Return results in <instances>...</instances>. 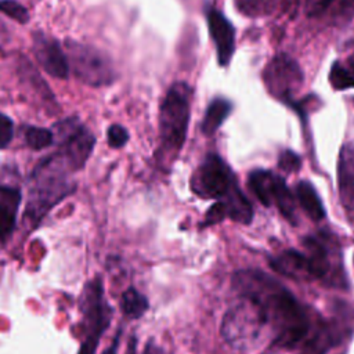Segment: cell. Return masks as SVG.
Returning a JSON list of instances; mask_svg holds the SVG:
<instances>
[{"label": "cell", "instance_id": "obj_1", "mask_svg": "<svg viewBox=\"0 0 354 354\" xmlns=\"http://www.w3.org/2000/svg\"><path fill=\"white\" fill-rule=\"evenodd\" d=\"M232 288L239 297L256 303L263 311L272 344L293 348L310 332V318L296 297L275 278L259 270H241L232 275Z\"/></svg>", "mask_w": 354, "mask_h": 354}, {"label": "cell", "instance_id": "obj_2", "mask_svg": "<svg viewBox=\"0 0 354 354\" xmlns=\"http://www.w3.org/2000/svg\"><path fill=\"white\" fill-rule=\"evenodd\" d=\"M69 173L73 171L57 152L37 163L29 178L25 209V217L29 221L40 223L58 202L75 191L76 187L69 178Z\"/></svg>", "mask_w": 354, "mask_h": 354}, {"label": "cell", "instance_id": "obj_3", "mask_svg": "<svg viewBox=\"0 0 354 354\" xmlns=\"http://www.w3.org/2000/svg\"><path fill=\"white\" fill-rule=\"evenodd\" d=\"M221 336L231 347L239 351L256 350L267 339L272 343V333L263 311L246 297H241L225 313L221 322Z\"/></svg>", "mask_w": 354, "mask_h": 354}, {"label": "cell", "instance_id": "obj_4", "mask_svg": "<svg viewBox=\"0 0 354 354\" xmlns=\"http://www.w3.org/2000/svg\"><path fill=\"white\" fill-rule=\"evenodd\" d=\"M191 87L184 82H176L167 90L160 105V149L162 155L171 159V162L185 141L191 113Z\"/></svg>", "mask_w": 354, "mask_h": 354}, {"label": "cell", "instance_id": "obj_5", "mask_svg": "<svg viewBox=\"0 0 354 354\" xmlns=\"http://www.w3.org/2000/svg\"><path fill=\"white\" fill-rule=\"evenodd\" d=\"M80 313L83 315L84 340L77 354H95L101 336L108 329L112 317V308L104 296V288L100 278L86 283L80 296Z\"/></svg>", "mask_w": 354, "mask_h": 354}, {"label": "cell", "instance_id": "obj_6", "mask_svg": "<svg viewBox=\"0 0 354 354\" xmlns=\"http://www.w3.org/2000/svg\"><path fill=\"white\" fill-rule=\"evenodd\" d=\"M65 54L72 73L84 84L100 87L111 84L116 77L111 57L94 46L68 39L65 40Z\"/></svg>", "mask_w": 354, "mask_h": 354}, {"label": "cell", "instance_id": "obj_7", "mask_svg": "<svg viewBox=\"0 0 354 354\" xmlns=\"http://www.w3.org/2000/svg\"><path fill=\"white\" fill-rule=\"evenodd\" d=\"M53 134L59 147L57 153L72 171L80 170L93 152L95 137L76 118L55 123Z\"/></svg>", "mask_w": 354, "mask_h": 354}, {"label": "cell", "instance_id": "obj_8", "mask_svg": "<svg viewBox=\"0 0 354 354\" xmlns=\"http://www.w3.org/2000/svg\"><path fill=\"white\" fill-rule=\"evenodd\" d=\"M235 185V176L217 153H207L191 178L192 192L203 199L221 201Z\"/></svg>", "mask_w": 354, "mask_h": 354}, {"label": "cell", "instance_id": "obj_9", "mask_svg": "<svg viewBox=\"0 0 354 354\" xmlns=\"http://www.w3.org/2000/svg\"><path fill=\"white\" fill-rule=\"evenodd\" d=\"M264 83L268 91L281 101L290 102L300 90L303 73L299 64L286 54L275 55L264 69Z\"/></svg>", "mask_w": 354, "mask_h": 354}, {"label": "cell", "instance_id": "obj_10", "mask_svg": "<svg viewBox=\"0 0 354 354\" xmlns=\"http://www.w3.org/2000/svg\"><path fill=\"white\" fill-rule=\"evenodd\" d=\"M33 54L48 75L57 79H68L71 72L69 61L54 37L41 32L33 33Z\"/></svg>", "mask_w": 354, "mask_h": 354}, {"label": "cell", "instance_id": "obj_11", "mask_svg": "<svg viewBox=\"0 0 354 354\" xmlns=\"http://www.w3.org/2000/svg\"><path fill=\"white\" fill-rule=\"evenodd\" d=\"M207 25L209 33L216 47L218 65L225 66L230 64V59L235 48V29L232 24L214 8L207 10Z\"/></svg>", "mask_w": 354, "mask_h": 354}, {"label": "cell", "instance_id": "obj_12", "mask_svg": "<svg viewBox=\"0 0 354 354\" xmlns=\"http://www.w3.org/2000/svg\"><path fill=\"white\" fill-rule=\"evenodd\" d=\"M337 187L342 205L354 210V145L347 142L342 145L337 158Z\"/></svg>", "mask_w": 354, "mask_h": 354}, {"label": "cell", "instance_id": "obj_13", "mask_svg": "<svg viewBox=\"0 0 354 354\" xmlns=\"http://www.w3.org/2000/svg\"><path fill=\"white\" fill-rule=\"evenodd\" d=\"M270 264L272 270H275L278 274L293 279L308 281L315 278L308 256L293 249L285 250L281 254L275 256L270 260Z\"/></svg>", "mask_w": 354, "mask_h": 354}, {"label": "cell", "instance_id": "obj_14", "mask_svg": "<svg viewBox=\"0 0 354 354\" xmlns=\"http://www.w3.org/2000/svg\"><path fill=\"white\" fill-rule=\"evenodd\" d=\"M21 199L18 187L0 184V241H7L14 231Z\"/></svg>", "mask_w": 354, "mask_h": 354}, {"label": "cell", "instance_id": "obj_15", "mask_svg": "<svg viewBox=\"0 0 354 354\" xmlns=\"http://www.w3.org/2000/svg\"><path fill=\"white\" fill-rule=\"evenodd\" d=\"M221 202L225 205L227 216L242 224H249L253 218V209L250 202L246 199V196L239 189L238 184L230 191V194L221 199Z\"/></svg>", "mask_w": 354, "mask_h": 354}, {"label": "cell", "instance_id": "obj_16", "mask_svg": "<svg viewBox=\"0 0 354 354\" xmlns=\"http://www.w3.org/2000/svg\"><path fill=\"white\" fill-rule=\"evenodd\" d=\"M275 176L277 174L268 170H254L249 174V178H248L249 188L260 201V203L266 207L272 205Z\"/></svg>", "mask_w": 354, "mask_h": 354}, {"label": "cell", "instance_id": "obj_17", "mask_svg": "<svg viewBox=\"0 0 354 354\" xmlns=\"http://www.w3.org/2000/svg\"><path fill=\"white\" fill-rule=\"evenodd\" d=\"M296 194H297L300 206L303 207V210L307 213V216L310 218H313L314 221H319L324 218V216H325L324 205H322L314 185L310 181H307V180L300 181L296 187Z\"/></svg>", "mask_w": 354, "mask_h": 354}, {"label": "cell", "instance_id": "obj_18", "mask_svg": "<svg viewBox=\"0 0 354 354\" xmlns=\"http://www.w3.org/2000/svg\"><path fill=\"white\" fill-rule=\"evenodd\" d=\"M231 102L227 101L225 98H214L206 112H205V118L202 120L201 129L202 133L206 136H212L217 131V129L221 126V123L227 119V116L231 112Z\"/></svg>", "mask_w": 354, "mask_h": 354}, {"label": "cell", "instance_id": "obj_19", "mask_svg": "<svg viewBox=\"0 0 354 354\" xmlns=\"http://www.w3.org/2000/svg\"><path fill=\"white\" fill-rule=\"evenodd\" d=\"M149 307L148 299L136 288H127L120 297V310L129 319L141 318Z\"/></svg>", "mask_w": 354, "mask_h": 354}, {"label": "cell", "instance_id": "obj_20", "mask_svg": "<svg viewBox=\"0 0 354 354\" xmlns=\"http://www.w3.org/2000/svg\"><path fill=\"white\" fill-rule=\"evenodd\" d=\"M272 203L277 205L281 214L292 224H296V207H295V199L290 194L289 188L286 187L285 180L281 176H275V184H274V196Z\"/></svg>", "mask_w": 354, "mask_h": 354}, {"label": "cell", "instance_id": "obj_21", "mask_svg": "<svg viewBox=\"0 0 354 354\" xmlns=\"http://www.w3.org/2000/svg\"><path fill=\"white\" fill-rule=\"evenodd\" d=\"M25 142L35 151L50 147L54 142V134L51 130L37 126H26L24 130Z\"/></svg>", "mask_w": 354, "mask_h": 354}, {"label": "cell", "instance_id": "obj_22", "mask_svg": "<svg viewBox=\"0 0 354 354\" xmlns=\"http://www.w3.org/2000/svg\"><path fill=\"white\" fill-rule=\"evenodd\" d=\"M329 80L332 87L336 90H346V88L354 87V77L351 76L348 69L337 61L330 68Z\"/></svg>", "mask_w": 354, "mask_h": 354}, {"label": "cell", "instance_id": "obj_23", "mask_svg": "<svg viewBox=\"0 0 354 354\" xmlns=\"http://www.w3.org/2000/svg\"><path fill=\"white\" fill-rule=\"evenodd\" d=\"M0 12L19 24H26L29 21L28 10L15 0H0Z\"/></svg>", "mask_w": 354, "mask_h": 354}, {"label": "cell", "instance_id": "obj_24", "mask_svg": "<svg viewBox=\"0 0 354 354\" xmlns=\"http://www.w3.org/2000/svg\"><path fill=\"white\" fill-rule=\"evenodd\" d=\"M236 10L246 17H259L268 12V0H234Z\"/></svg>", "mask_w": 354, "mask_h": 354}, {"label": "cell", "instance_id": "obj_25", "mask_svg": "<svg viewBox=\"0 0 354 354\" xmlns=\"http://www.w3.org/2000/svg\"><path fill=\"white\" fill-rule=\"evenodd\" d=\"M278 167L288 173H295L301 167V159L297 153H295L290 149H285L281 152L278 158Z\"/></svg>", "mask_w": 354, "mask_h": 354}, {"label": "cell", "instance_id": "obj_26", "mask_svg": "<svg viewBox=\"0 0 354 354\" xmlns=\"http://www.w3.org/2000/svg\"><path fill=\"white\" fill-rule=\"evenodd\" d=\"M108 144L112 148H122L129 141V131L122 124H112L106 131Z\"/></svg>", "mask_w": 354, "mask_h": 354}, {"label": "cell", "instance_id": "obj_27", "mask_svg": "<svg viewBox=\"0 0 354 354\" xmlns=\"http://www.w3.org/2000/svg\"><path fill=\"white\" fill-rule=\"evenodd\" d=\"M225 217H228V216H227L225 205H224L221 201H218V202H216L214 205H212V206L209 207V210L206 212L203 225L207 227V225L220 223V221H223Z\"/></svg>", "mask_w": 354, "mask_h": 354}, {"label": "cell", "instance_id": "obj_28", "mask_svg": "<svg viewBox=\"0 0 354 354\" xmlns=\"http://www.w3.org/2000/svg\"><path fill=\"white\" fill-rule=\"evenodd\" d=\"M14 136V123L12 120L4 115L0 113V149H4L8 147Z\"/></svg>", "mask_w": 354, "mask_h": 354}, {"label": "cell", "instance_id": "obj_29", "mask_svg": "<svg viewBox=\"0 0 354 354\" xmlns=\"http://www.w3.org/2000/svg\"><path fill=\"white\" fill-rule=\"evenodd\" d=\"M333 0H306L304 12L307 17H317L322 14Z\"/></svg>", "mask_w": 354, "mask_h": 354}, {"label": "cell", "instance_id": "obj_30", "mask_svg": "<svg viewBox=\"0 0 354 354\" xmlns=\"http://www.w3.org/2000/svg\"><path fill=\"white\" fill-rule=\"evenodd\" d=\"M120 329L118 330V333H116V336L113 337V340H112V343H111V346L106 348V351L104 353V354H116V351H118V347H119V340H120Z\"/></svg>", "mask_w": 354, "mask_h": 354}, {"label": "cell", "instance_id": "obj_31", "mask_svg": "<svg viewBox=\"0 0 354 354\" xmlns=\"http://www.w3.org/2000/svg\"><path fill=\"white\" fill-rule=\"evenodd\" d=\"M347 69H348V72L351 73V76L354 77V57H351L348 61H347V66H346Z\"/></svg>", "mask_w": 354, "mask_h": 354}, {"label": "cell", "instance_id": "obj_32", "mask_svg": "<svg viewBox=\"0 0 354 354\" xmlns=\"http://www.w3.org/2000/svg\"><path fill=\"white\" fill-rule=\"evenodd\" d=\"M131 344H130V351H129V354H136V339L134 337H131V342H130Z\"/></svg>", "mask_w": 354, "mask_h": 354}]
</instances>
